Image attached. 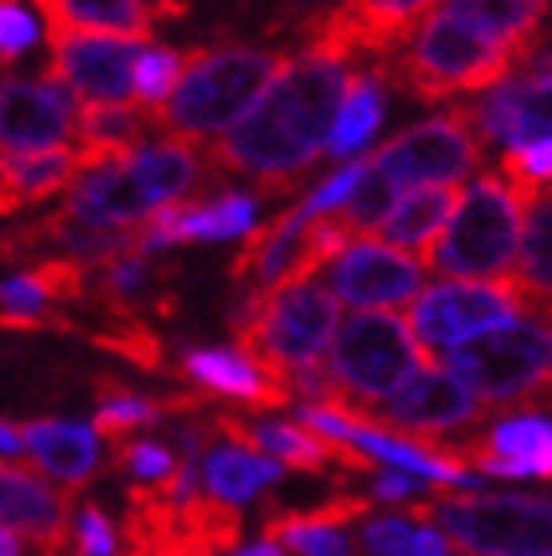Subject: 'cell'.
I'll use <instances>...</instances> for the list:
<instances>
[{
  "label": "cell",
  "instance_id": "cell-1",
  "mask_svg": "<svg viewBox=\"0 0 552 556\" xmlns=\"http://www.w3.org/2000/svg\"><path fill=\"white\" fill-rule=\"evenodd\" d=\"M351 87L355 75L348 60L304 48L300 60H288L265 99L229 135L205 147L210 170L253 182L256 198L292 193L300 174L328 150Z\"/></svg>",
  "mask_w": 552,
  "mask_h": 556
},
{
  "label": "cell",
  "instance_id": "cell-2",
  "mask_svg": "<svg viewBox=\"0 0 552 556\" xmlns=\"http://www.w3.org/2000/svg\"><path fill=\"white\" fill-rule=\"evenodd\" d=\"M285 67L288 60L280 52L244 48V43L193 52L186 60L178 91L162 108H147L154 118V130L162 139L186 142L213 139L222 130L229 135V127H237L244 108L253 99H265V91L280 79Z\"/></svg>",
  "mask_w": 552,
  "mask_h": 556
},
{
  "label": "cell",
  "instance_id": "cell-3",
  "mask_svg": "<svg viewBox=\"0 0 552 556\" xmlns=\"http://www.w3.org/2000/svg\"><path fill=\"white\" fill-rule=\"evenodd\" d=\"M202 154H198V142L162 139L127 162L87 170L67 190L64 205L91 225H147L159 210L178 205L198 190L210 166Z\"/></svg>",
  "mask_w": 552,
  "mask_h": 556
},
{
  "label": "cell",
  "instance_id": "cell-4",
  "mask_svg": "<svg viewBox=\"0 0 552 556\" xmlns=\"http://www.w3.org/2000/svg\"><path fill=\"white\" fill-rule=\"evenodd\" d=\"M229 332L237 340V352L288 387L297 371L324 364L328 343L340 332V300L316 280L273 292L265 300L237 296L229 312Z\"/></svg>",
  "mask_w": 552,
  "mask_h": 556
},
{
  "label": "cell",
  "instance_id": "cell-5",
  "mask_svg": "<svg viewBox=\"0 0 552 556\" xmlns=\"http://www.w3.org/2000/svg\"><path fill=\"white\" fill-rule=\"evenodd\" d=\"M447 371L457 375L493 410H549L552 403V320L541 312L469 336L447 355Z\"/></svg>",
  "mask_w": 552,
  "mask_h": 556
},
{
  "label": "cell",
  "instance_id": "cell-6",
  "mask_svg": "<svg viewBox=\"0 0 552 556\" xmlns=\"http://www.w3.org/2000/svg\"><path fill=\"white\" fill-rule=\"evenodd\" d=\"M520 55L486 40L450 12L438 9L423 24V33L414 36L406 52L379 64L382 79L403 87L406 96L423 99V103H442V99L469 96V91H493V87L510 84L513 67Z\"/></svg>",
  "mask_w": 552,
  "mask_h": 556
},
{
  "label": "cell",
  "instance_id": "cell-7",
  "mask_svg": "<svg viewBox=\"0 0 552 556\" xmlns=\"http://www.w3.org/2000/svg\"><path fill=\"white\" fill-rule=\"evenodd\" d=\"M399 517L423 529L438 525L466 556H552V502L529 493H447L435 502H411Z\"/></svg>",
  "mask_w": 552,
  "mask_h": 556
},
{
  "label": "cell",
  "instance_id": "cell-8",
  "mask_svg": "<svg viewBox=\"0 0 552 556\" xmlns=\"http://www.w3.org/2000/svg\"><path fill=\"white\" fill-rule=\"evenodd\" d=\"M324 364L340 391L331 410H372L382 399L391 403L423 367H435V355L394 312H355L340 324Z\"/></svg>",
  "mask_w": 552,
  "mask_h": 556
},
{
  "label": "cell",
  "instance_id": "cell-9",
  "mask_svg": "<svg viewBox=\"0 0 552 556\" xmlns=\"http://www.w3.org/2000/svg\"><path fill=\"white\" fill-rule=\"evenodd\" d=\"M525 222H529V205L520 202L510 178L501 170L478 174L426 268L457 280L513 277L510 268L513 261H520Z\"/></svg>",
  "mask_w": 552,
  "mask_h": 556
},
{
  "label": "cell",
  "instance_id": "cell-10",
  "mask_svg": "<svg viewBox=\"0 0 552 556\" xmlns=\"http://www.w3.org/2000/svg\"><path fill=\"white\" fill-rule=\"evenodd\" d=\"M532 312H537V296L513 273L501 280H447V285L423 289V296L406 312V324L426 352L435 355L454 352L469 336H481V328L489 332L493 324L525 320Z\"/></svg>",
  "mask_w": 552,
  "mask_h": 556
},
{
  "label": "cell",
  "instance_id": "cell-11",
  "mask_svg": "<svg viewBox=\"0 0 552 556\" xmlns=\"http://www.w3.org/2000/svg\"><path fill=\"white\" fill-rule=\"evenodd\" d=\"M336 415H343L355 427L387 430V434L406 442H442V434H450V430L478 427L481 418L493 415V407H486L457 375L435 364L414 375L391 403L372 410H336Z\"/></svg>",
  "mask_w": 552,
  "mask_h": 556
},
{
  "label": "cell",
  "instance_id": "cell-12",
  "mask_svg": "<svg viewBox=\"0 0 552 556\" xmlns=\"http://www.w3.org/2000/svg\"><path fill=\"white\" fill-rule=\"evenodd\" d=\"M435 4L438 0H340L336 9L304 21V43L348 64L355 55L387 64L411 40L414 28L430 21L426 12Z\"/></svg>",
  "mask_w": 552,
  "mask_h": 556
},
{
  "label": "cell",
  "instance_id": "cell-13",
  "mask_svg": "<svg viewBox=\"0 0 552 556\" xmlns=\"http://www.w3.org/2000/svg\"><path fill=\"white\" fill-rule=\"evenodd\" d=\"M481 154H486V139L474 123V108H454L379 147L375 162L394 186H457L466 174L478 170Z\"/></svg>",
  "mask_w": 552,
  "mask_h": 556
},
{
  "label": "cell",
  "instance_id": "cell-14",
  "mask_svg": "<svg viewBox=\"0 0 552 556\" xmlns=\"http://www.w3.org/2000/svg\"><path fill=\"white\" fill-rule=\"evenodd\" d=\"M79 99L60 79H4L0 91V142L4 154L64 150L79 139Z\"/></svg>",
  "mask_w": 552,
  "mask_h": 556
},
{
  "label": "cell",
  "instance_id": "cell-15",
  "mask_svg": "<svg viewBox=\"0 0 552 556\" xmlns=\"http://www.w3.org/2000/svg\"><path fill=\"white\" fill-rule=\"evenodd\" d=\"M426 265L411 253L382 241H355L328 273L336 300L351 308H399L423 296Z\"/></svg>",
  "mask_w": 552,
  "mask_h": 556
},
{
  "label": "cell",
  "instance_id": "cell-16",
  "mask_svg": "<svg viewBox=\"0 0 552 556\" xmlns=\"http://www.w3.org/2000/svg\"><path fill=\"white\" fill-rule=\"evenodd\" d=\"M52 64L48 79H60L79 96L96 103H127L138 96L135 72L142 60V43L130 40H106V36H52Z\"/></svg>",
  "mask_w": 552,
  "mask_h": 556
},
{
  "label": "cell",
  "instance_id": "cell-17",
  "mask_svg": "<svg viewBox=\"0 0 552 556\" xmlns=\"http://www.w3.org/2000/svg\"><path fill=\"white\" fill-rule=\"evenodd\" d=\"M0 502H4V529L28 541L36 548L72 553V502L75 493L67 485H48L43 473H36L28 462H9L0 470Z\"/></svg>",
  "mask_w": 552,
  "mask_h": 556
},
{
  "label": "cell",
  "instance_id": "cell-18",
  "mask_svg": "<svg viewBox=\"0 0 552 556\" xmlns=\"http://www.w3.org/2000/svg\"><path fill=\"white\" fill-rule=\"evenodd\" d=\"M450 458L478 466L489 478H552V422L541 415L501 418L489 434L466 442H447Z\"/></svg>",
  "mask_w": 552,
  "mask_h": 556
},
{
  "label": "cell",
  "instance_id": "cell-19",
  "mask_svg": "<svg viewBox=\"0 0 552 556\" xmlns=\"http://www.w3.org/2000/svg\"><path fill=\"white\" fill-rule=\"evenodd\" d=\"M174 268L154 265L150 253L130 249L91 268L87 304H96L111 320H142V316H174L178 296L171 289Z\"/></svg>",
  "mask_w": 552,
  "mask_h": 556
},
{
  "label": "cell",
  "instance_id": "cell-20",
  "mask_svg": "<svg viewBox=\"0 0 552 556\" xmlns=\"http://www.w3.org/2000/svg\"><path fill=\"white\" fill-rule=\"evenodd\" d=\"M474 108L481 139L505 142L510 150L537 147L552 139V75H520L510 84L493 87Z\"/></svg>",
  "mask_w": 552,
  "mask_h": 556
},
{
  "label": "cell",
  "instance_id": "cell-21",
  "mask_svg": "<svg viewBox=\"0 0 552 556\" xmlns=\"http://www.w3.org/2000/svg\"><path fill=\"white\" fill-rule=\"evenodd\" d=\"M174 371L181 379H190L202 395L241 399L253 410H276L292 403V391L280 379H273L249 355L229 352V348H190V352H181Z\"/></svg>",
  "mask_w": 552,
  "mask_h": 556
},
{
  "label": "cell",
  "instance_id": "cell-22",
  "mask_svg": "<svg viewBox=\"0 0 552 556\" xmlns=\"http://www.w3.org/2000/svg\"><path fill=\"white\" fill-rule=\"evenodd\" d=\"M24 439V454L52 473L72 493L84 490L99 470V430L79 427V422H60V418H33L16 422Z\"/></svg>",
  "mask_w": 552,
  "mask_h": 556
},
{
  "label": "cell",
  "instance_id": "cell-23",
  "mask_svg": "<svg viewBox=\"0 0 552 556\" xmlns=\"http://www.w3.org/2000/svg\"><path fill=\"white\" fill-rule=\"evenodd\" d=\"M36 9L43 12L48 40L67 33L130 43L154 40V16L142 9V0H36Z\"/></svg>",
  "mask_w": 552,
  "mask_h": 556
},
{
  "label": "cell",
  "instance_id": "cell-24",
  "mask_svg": "<svg viewBox=\"0 0 552 556\" xmlns=\"http://www.w3.org/2000/svg\"><path fill=\"white\" fill-rule=\"evenodd\" d=\"M87 174V159L79 147L36 150V154H4L0 162V210L4 217L21 214L28 205L67 190Z\"/></svg>",
  "mask_w": 552,
  "mask_h": 556
},
{
  "label": "cell",
  "instance_id": "cell-25",
  "mask_svg": "<svg viewBox=\"0 0 552 556\" xmlns=\"http://www.w3.org/2000/svg\"><path fill=\"white\" fill-rule=\"evenodd\" d=\"M462 186H418L394 205V214L382 222L379 237L387 245L403 249V253H414V257L430 265L435 257L438 241L454 222L457 205H462ZM430 273V268H426Z\"/></svg>",
  "mask_w": 552,
  "mask_h": 556
},
{
  "label": "cell",
  "instance_id": "cell-26",
  "mask_svg": "<svg viewBox=\"0 0 552 556\" xmlns=\"http://www.w3.org/2000/svg\"><path fill=\"white\" fill-rule=\"evenodd\" d=\"M549 0H442V12L474 28L486 40L510 48L520 64H532V52L541 43V21Z\"/></svg>",
  "mask_w": 552,
  "mask_h": 556
},
{
  "label": "cell",
  "instance_id": "cell-27",
  "mask_svg": "<svg viewBox=\"0 0 552 556\" xmlns=\"http://www.w3.org/2000/svg\"><path fill=\"white\" fill-rule=\"evenodd\" d=\"M150 135H154L150 111H138L130 103H91L79 115V150L87 170L135 159L138 150H147Z\"/></svg>",
  "mask_w": 552,
  "mask_h": 556
},
{
  "label": "cell",
  "instance_id": "cell-28",
  "mask_svg": "<svg viewBox=\"0 0 552 556\" xmlns=\"http://www.w3.org/2000/svg\"><path fill=\"white\" fill-rule=\"evenodd\" d=\"M285 478V466L268 454H253V450L241 446H225L213 450L205 458V485H210L213 497L222 502H249L265 485H276Z\"/></svg>",
  "mask_w": 552,
  "mask_h": 556
},
{
  "label": "cell",
  "instance_id": "cell-29",
  "mask_svg": "<svg viewBox=\"0 0 552 556\" xmlns=\"http://www.w3.org/2000/svg\"><path fill=\"white\" fill-rule=\"evenodd\" d=\"M382 115H387V91H382V72L379 64L367 67L363 75H355V87H351L348 103H343V115L331 130L328 154L331 159H351L360 154L372 135L379 130Z\"/></svg>",
  "mask_w": 552,
  "mask_h": 556
},
{
  "label": "cell",
  "instance_id": "cell-30",
  "mask_svg": "<svg viewBox=\"0 0 552 556\" xmlns=\"http://www.w3.org/2000/svg\"><path fill=\"white\" fill-rule=\"evenodd\" d=\"M96 395H99V415H96V430L103 439L118 442L127 439L130 430L138 427H159L166 418V403L162 399H142L135 395L127 383H118L111 375H99L96 379Z\"/></svg>",
  "mask_w": 552,
  "mask_h": 556
},
{
  "label": "cell",
  "instance_id": "cell-31",
  "mask_svg": "<svg viewBox=\"0 0 552 556\" xmlns=\"http://www.w3.org/2000/svg\"><path fill=\"white\" fill-rule=\"evenodd\" d=\"M360 517H372V497L340 490L331 493L328 502L309 505V509H276V505H268L261 533H265V541H273L285 529H343V525L360 521Z\"/></svg>",
  "mask_w": 552,
  "mask_h": 556
},
{
  "label": "cell",
  "instance_id": "cell-32",
  "mask_svg": "<svg viewBox=\"0 0 552 556\" xmlns=\"http://www.w3.org/2000/svg\"><path fill=\"white\" fill-rule=\"evenodd\" d=\"M517 277L537 300H552V190L529 205Z\"/></svg>",
  "mask_w": 552,
  "mask_h": 556
},
{
  "label": "cell",
  "instance_id": "cell-33",
  "mask_svg": "<svg viewBox=\"0 0 552 556\" xmlns=\"http://www.w3.org/2000/svg\"><path fill=\"white\" fill-rule=\"evenodd\" d=\"M394 193H399V186L387 178V170H382L372 154V159H363V178H360V186H355V193L348 198V205L331 217H340L351 237L372 233V229H382V222L394 214V205H399Z\"/></svg>",
  "mask_w": 552,
  "mask_h": 556
},
{
  "label": "cell",
  "instance_id": "cell-34",
  "mask_svg": "<svg viewBox=\"0 0 552 556\" xmlns=\"http://www.w3.org/2000/svg\"><path fill=\"white\" fill-rule=\"evenodd\" d=\"M84 336L96 348L142 367V371H171V364H166V343H162V336L147 320H115L103 332H84Z\"/></svg>",
  "mask_w": 552,
  "mask_h": 556
},
{
  "label": "cell",
  "instance_id": "cell-35",
  "mask_svg": "<svg viewBox=\"0 0 552 556\" xmlns=\"http://www.w3.org/2000/svg\"><path fill=\"white\" fill-rule=\"evenodd\" d=\"M498 170L513 182V190L520 193V202L532 205L541 193L552 190V139L525 150H505Z\"/></svg>",
  "mask_w": 552,
  "mask_h": 556
},
{
  "label": "cell",
  "instance_id": "cell-36",
  "mask_svg": "<svg viewBox=\"0 0 552 556\" xmlns=\"http://www.w3.org/2000/svg\"><path fill=\"white\" fill-rule=\"evenodd\" d=\"M181 75H186V55L171 52V48H154V52H147L138 60L135 87L138 96L147 99V108H162L178 91Z\"/></svg>",
  "mask_w": 552,
  "mask_h": 556
},
{
  "label": "cell",
  "instance_id": "cell-37",
  "mask_svg": "<svg viewBox=\"0 0 552 556\" xmlns=\"http://www.w3.org/2000/svg\"><path fill=\"white\" fill-rule=\"evenodd\" d=\"M181 458L171 454L166 446L159 442H118L115 446V470L118 473H130L135 482H171L174 473H178Z\"/></svg>",
  "mask_w": 552,
  "mask_h": 556
},
{
  "label": "cell",
  "instance_id": "cell-38",
  "mask_svg": "<svg viewBox=\"0 0 552 556\" xmlns=\"http://www.w3.org/2000/svg\"><path fill=\"white\" fill-rule=\"evenodd\" d=\"M363 548H367V556H418V533L399 514L375 517L363 529Z\"/></svg>",
  "mask_w": 552,
  "mask_h": 556
},
{
  "label": "cell",
  "instance_id": "cell-39",
  "mask_svg": "<svg viewBox=\"0 0 552 556\" xmlns=\"http://www.w3.org/2000/svg\"><path fill=\"white\" fill-rule=\"evenodd\" d=\"M123 545H115V529L103 517L99 505H84L79 517H75V536H72V553L67 556H118Z\"/></svg>",
  "mask_w": 552,
  "mask_h": 556
},
{
  "label": "cell",
  "instance_id": "cell-40",
  "mask_svg": "<svg viewBox=\"0 0 552 556\" xmlns=\"http://www.w3.org/2000/svg\"><path fill=\"white\" fill-rule=\"evenodd\" d=\"M363 178V162H351V166H343V170H336L331 178H324V182L316 186V190L304 198V214L309 217H331L340 214L343 205H348V198L355 193V186H360Z\"/></svg>",
  "mask_w": 552,
  "mask_h": 556
},
{
  "label": "cell",
  "instance_id": "cell-41",
  "mask_svg": "<svg viewBox=\"0 0 552 556\" xmlns=\"http://www.w3.org/2000/svg\"><path fill=\"white\" fill-rule=\"evenodd\" d=\"M36 36H40V28H36L33 16L21 4H4L0 9V55H4V64H16L36 43Z\"/></svg>",
  "mask_w": 552,
  "mask_h": 556
},
{
  "label": "cell",
  "instance_id": "cell-42",
  "mask_svg": "<svg viewBox=\"0 0 552 556\" xmlns=\"http://www.w3.org/2000/svg\"><path fill=\"white\" fill-rule=\"evenodd\" d=\"M273 541H280L285 548H297L300 556H355L340 529H285Z\"/></svg>",
  "mask_w": 552,
  "mask_h": 556
},
{
  "label": "cell",
  "instance_id": "cell-43",
  "mask_svg": "<svg viewBox=\"0 0 552 556\" xmlns=\"http://www.w3.org/2000/svg\"><path fill=\"white\" fill-rule=\"evenodd\" d=\"M418 490H423V485L414 482V473H406V470L379 473L372 485V493L379 497V502H406V497H414Z\"/></svg>",
  "mask_w": 552,
  "mask_h": 556
},
{
  "label": "cell",
  "instance_id": "cell-44",
  "mask_svg": "<svg viewBox=\"0 0 552 556\" xmlns=\"http://www.w3.org/2000/svg\"><path fill=\"white\" fill-rule=\"evenodd\" d=\"M150 4L159 16H186V9H190V0H150Z\"/></svg>",
  "mask_w": 552,
  "mask_h": 556
},
{
  "label": "cell",
  "instance_id": "cell-45",
  "mask_svg": "<svg viewBox=\"0 0 552 556\" xmlns=\"http://www.w3.org/2000/svg\"><path fill=\"white\" fill-rule=\"evenodd\" d=\"M237 556H285V548H276L273 541H261V545H253V548H241Z\"/></svg>",
  "mask_w": 552,
  "mask_h": 556
},
{
  "label": "cell",
  "instance_id": "cell-46",
  "mask_svg": "<svg viewBox=\"0 0 552 556\" xmlns=\"http://www.w3.org/2000/svg\"><path fill=\"white\" fill-rule=\"evenodd\" d=\"M532 72H537V75H552V52L537 55V60H532Z\"/></svg>",
  "mask_w": 552,
  "mask_h": 556
},
{
  "label": "cell",
  "instance_id": "cell-47",
  "mask_svg": "<svg viewBox=\"0 0 552 556\" xmlns=\"http://www.w3.org/2000/svg\"><path fill=\"white\" fill-rule=\"evenodd\" d=\"M4 4H16V0H4Z\"/></svg>",
  "mask_w": 552,
  "mask_h": 556
}]
</instances>
